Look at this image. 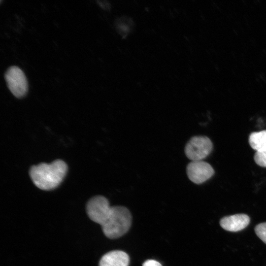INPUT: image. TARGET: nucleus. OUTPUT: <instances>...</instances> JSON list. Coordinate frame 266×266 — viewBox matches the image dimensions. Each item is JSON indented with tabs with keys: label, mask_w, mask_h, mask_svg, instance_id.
<instances>
[{
	"label": "nucleus",
	"mask_w": 266,
	"mask_h": 266,
	"mask_svg": "<svg viewBox=\"0 0 266 266\" xmlns=\"http://www.w3.org/2000/svg\"><path fill=\"white\" fill-rule=\"evenodd\" d=\"M88 217L100 224L104 235L115 239L123 235L130 228L132 217L128 208L122 206H111L102 196H96L89 200L86 205Z\"/></svg>",
	"instance_id": "f257e3e1"
},
{
	"label": "nucleus",
	"mask_w": 266,
	"mask_h": 266,
	"mask_svg": "<svg viewBox=\"0 0 266 266\" xmlns=\"http://www.w3.org/2000/svg\"><path fill=\"white\" fill-rule=\"evenodd\" d=\"M67 170L66 163L58 159L50 164L42 163L32 166L29 174L33 182L37 188L43 190H50L60 184Z\"/></svg>",
	"instance_id": "f03ea898"
},
{
	"label": "nucleus",
	"mask_w": 266,
	"mask_h": 266,
	"mask_svg": "<svg viewBox=\"0 0 266 266\" xmlns=\"http://www.w3.org/2000/svg\"><path fill=\"white\" fill-rule=\"evenodd\" d=\"M212 149V142L208 137L194 136L186 144L185 153L192 161H202L210 154Z\"/></svg>",
	"instance_id": "7ed1b4c3"
},
{
	"label": "nucleus",
	"mask_w": 266,
	"mask_h": 266,
	"mask_svg": "<svg viewBox=\"0 0 266 266\" xmlns=\"http://www.w3.org/2000/svg\"><path fill=\"white\" fill-rule=\"evenodd\" d=\"M4 77L7 87L12 94L18 98L24 97L28 91V82L23 71L17 66L9 67Z\"/></svg>",
	"instance_id": "20e7f679"
},
{
	"label": "nucleus",
	"mask_w": 266,
	"mask_h": 266,
	"mask_svg": "<svg viewBox=\"0 0 266 266\" xmlns=\"http://www.w3.org/2000/svg\"><path fill=\"white\" fill-rule=\"evenodd\" d=\"M189 179L193 183L200 184L210 179L214 174L211 166L203 161H191L186 167Z\"/></svg>",
	"instance_id": "39448f33"
},
{
	"label": "nucleus",
	"mask_w": 266,
	"mask_h": 266,
	"mask_svg": "<svg viewBox=\"0 0 266 266\" xmlns=\"http://www.w3.org/2000/svg\"><path fill=\"white\" fill-rule=\"evenodd\" d=\"M250 222L249 216L244 214H237L226 216L220 221L221 227L230 232H237L245 228Z\"/></svg>",
	"instance_id": "423d86ee"
},
{
	"label": "nucleus",
	"mask_w": 266,
	"mask_h": 266,
	"mask_svg": "<svg viewBox=\"0 0 266 266\" xmlns=\"http://www.w3.org/2000/svg\"><path fill=\"white\" fill-rule=\"evenodd\" d=\"M129 262L128 254L121 250H113L102 256L99 266H129Z\"/></svg>",
	"instance_id": "0eeeda50"
},
{
	"label": "nucleus",
	"mask_w": 266,
	"mask_h": 266,
	"mask_svg": "<svg viewBox=\"0 0 266 266\" xmlns=\"http://www.w3.org/2000/svg\"><path fill=\"white\" fill-rule=\"evenodd\" d=\"M248 141L252 148L256 151H266V130L252 133Z\"/></svg>",
	"instance_id": "6e6552de"
},
{
	"label": "nucleus",
	"mask_w": 266,
	"mask_h": 266,
	"mask_svg": "<svg viewBox=\"0 0 266 266\" xmlns=\"http://www.w3.org/2000/svg\"><path fill=\"white\" fill-rule=\"evenodd\" d=\"M131 20L126 17L120 19L117 23L118 32L122 35H126L131 31L132 25Z\"/></svg>",
	"instance_id": "1a4fd4ad"
},
{
	"label": "nucleus",
	"mask_w": 266,
	"mask_h": 266,
	"mask_svg": "<svg viewBox=\"0 0 266 266\" xmlns=\"http://www.w3.org/2000/svg\"><path fill=\"white\" fill-rule=\"evenodd\" d=\"M254 159L258 165L266 167V151H256Z\"/></svg>",
	"instance_id": "9d476101"
},
{
	"label": "nucleus",
	"mask_w": 266,
	"mask_h": 266,
	"mask_svg": "<svg viewBox=\"0 0 266 266\" xmlns=\"http://www.w3.org/2000/svg\"><path fill=\"white\" fill-rule=\"evenodd\" d=\"M255 231L257 236L266 244V222L257 225Z\"/></svg>",
	"instance_id": "9b49d317"
},
{
	"label": "nucleus",
	"mask_w": 266,
	"mask_h": 266,
	"mask_svg": "<svg viewBox=\"0 0 266 266\" xmlns=\"http://www.w3.org/2000/svg\"><path fill=\"white\" fill-rule=\"evenodd\" d=\"M142 266H162V265L156 260H148L143 263Z\"/></svg>",
	"instance_id": "f8f14e48"
}]
</instances>
